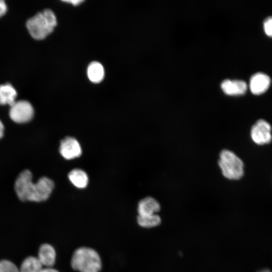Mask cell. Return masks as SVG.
<instances>
[{"label": "cell", "mask_w": 272, "mask_h": 272, "mask_svg": "<svg viewBox=\"0 0 272 272\" xmlns=\"http://www.w3.org/2000/svg\"><path fill=\"white\" fill-rule=\"evenodd\" d=\"M218 165L223 175L230 180H238L244 174V164L233 152L223 150L220 153Z\"/></svg>", "instance_id": "277c9868"}, {"label": "cell", "mask_w": 272, "mask_h": 272, "mask_svg": "<svg viewBox=\"0 0 272 272\" xmlns=\"http://www.w3.org/2000/svg\"><path fill=\"white\" fill-rule=\"evenodd\" d=\"M161 222L160 217L156 214L147 216H138L137 223L141 227L152 228L160 225Z\"/></svg>", "instance_id": "2e32d148"}, {"label": "cell", "mask_w": 272, "mask_h": 272, "mask_svg": "<svg viewBox=\"0 0 272 272\" xmlns=\"http://www.w3.org/2000/svg\"><path fill=\"white\" fill-rule=\"evenodd\" d=\"M7 9L5 2L3 0H0V17L6 13Z\"/></svg>", "instance_id": "d6986e66"}, {"label": "cell", "mask_w": 272, "mask_h": 272, "mask_svg": "<svg viewBox=\"0 0 272 272\" xmlns=\"http://www.w3.org/2000/svg\"><path fill=\"white\" fill-rule=\"evenodd\" d=\"M11 106L9 115L11 119L18 123L30 121L34 115L32 105L25 100L15 101Z\"/></svg>", "instance_id": "5b68a950"}, {"label": "cell", "mask_w": 272, "mask_h": 272, "mask_svg": "<svg viewBox=\"0 0 272 272\" xmlns=\"http://www.w3.org/2000/svg\"><path fill=\"white\" fill-rule=\"evenodd\" d=\"M17 92L10 84L0 85V104L11 106L16 101Z\"/></svg>", "instance_id": "4fadbf2b"}, {"label": "cell", "mask_w": 272, "mask_h": 272, "mask_svg": "<svg viewBox=\"0 0 272 272\" xmlns=\"http://www.w3.org/2000/svg\"><path fill=\"white\" fill-rule=\"evenodd\" d=\"M63 2L71 4L73 6H78L84 2L83 0H70V1H63Z\"/></svg>", "instance_id": "ffe728a7"}, {"label": "cell", "mask_w": 272, "mask_h": 272, "mask_svg": "<svg viewBox=\"0 0 272 272\" xmlns=\"http://www.w3.org/2000/svg\"><path fill=\"white\" fill-rule=\"evenodd\" d=\"M263 29L268 36L272 37V16H268L264 19Z\"/></svg>", "instance_id": "ac0fdd59"}, {"label": "cell", "mask_w": 272, "mask_h": 272, "mask_svg": "<svg viewBox=\"0 0 272 272\" xmlns=\"http://www.w3.org/2000/svg\"><path fill=\"white\" fill-rule=\"evenodd\" d=\"M4 133V126L3 123L0 120V139L3 137Z\"/></svg>", "instance_id": "7402d4cb"}, {"label": "cell", "mask_w": 272, "mask_h": 272, "mask_svg": "<svg viewBox=\"0 0 272 272\" xmlns=\"http://www.w3.org/2000/svg\"><path fill=\"white\" fill-rule=\"evenodd\" d=\"M40 272H59L53 267H43Z\"/></svg>", "instance_id": "44dd1931"}, {"label": "cell", "mask_w": 272, "mask_h": 272, "mask_svg": "<svg viewBox=\"0 0 272 272\" xmlns=\"http://www.w3.org/2000/svg\"><path fill=\"white\" fill-rule=\"evenodd\" d=\"M221 87L226 94L231 95L243 94L247 88L246 83L241 80L226 79L221 83Z\"/></svg>", "instance_id": "8fae6325"}, {"label": "cell", "mask_w": 272, "mask_h": 272, "mask_svg": "<svg viewBox=\"0 0 272 272\" xmlns=\"http://www.w3.org/2000/svg\"><path fill=\"white\" fill-rule=\"evenodd\" d=\"M0 272H20L19 268L12 261L0 260Z\"/></svg>", "instance_id": "e0dca14e"}, {"label": "cell", "mask_w": 272, "mask_h": 272, "mask_svg": "<svg viewBox=\"0 0 272 272\" xmlns=\"http://www.w3.org/2000/svg\"><path fill=\"white\" fill-rule=\"evenodd\" d=\"M71 265L73 269L79 272H100L102 261L100 254L95 249L81 246L73 252Z\"/></svg>", "instance_id": "7a4b0ae2"}, {"label": "cell", "mask_w": 272, "mask_h": 272, "mask_svg": "<svg viewBox=\"0 0 272 272\" xmlns=\"http://www.w3.org/2000/svg\"><path fill=\"white\" fill-rule=\"evenodd\" d=\"M250 135L252 141L257 145L269 143L272 140L270 124L264 119L257 120L251 127Z\"/></svg>", "instance_id": "8992f818"}, {"label": "cell", "mask_w": 272, "mask_h": 272, "mask_svg": "<svg viewBox=\"0 0 272 272\" xmlns=\"http://www.w3.org/2000/svg\"><path fill=\"white\" fill-rule=\"evenodd\" d=\"M37 258L43 267H52L56 259L55 248L48 243L42 244L39 247Z\"/></svg>", "instance_id": "9c48e42d"}, {"label": "cell", "mask_w": 272, "mask_h": 272, "mask_svg": "<svg viewBox=\"0 0 272 272\" xmlns=\"http://www.w3.org/2000/svg\"><path fill=\"white\" fill-rule=\"evenodd\" d=\"M71 182L78 188H84L88 184L89 178L87 174L80 169L71 170L68 175Z\"/></svg>", "instance_id": "7c38bea8"}, {"label": "cell", "mask_w": 272, "mask_h": 272, "mask_svg": "<svg viewBox=\"0 0 272 272\" xmlns=\"http://www.w3.org/2000/svg\"><path fill=\"white\" fill-rule=\"evenodd\" d=\"M160 209V205L155 198L148 196L139 202L137 210L139 216H147L157 214Z\"/></svg>", "instance_id": "30bf717a"}, {"label": "cell", "mask_w": 272, "mask_h": 272, "mask_svg": "<svg viewBox=\"0 0 272 272\" xmlns=\"http://www.w3.org/2000/svg\"><path fill=\"white\" fill-rule=\"evenodd\" d=\"M59 150L61 156L66 160L78 158L82 154V148L79 142L71 137H66L61 141Z\"/></svg>", "instance_id": "52a82bcc"}, {"label": "cell", "mask_w": 272, "mask_h": 272, "mask_svg": "<svg viewBox=\"0 0 272 272\" xmlns=\"http://www.w3.org/2000/svg\"><path fill=\"white\" fill-rule=\"evenodd\" d=\"M57 25L56 18L54 13L46 9L29 19L26 23L27 28L34 39H44L52 32Z\"/></svg>", "instance_id": "3957f363"}, {"label": "cell", "mask_w": 272, "mask_h": 272, "mask_svg": "<svg viewBox=\"0 0 272 272\" xmlns=\"http://www.w3.org/2000/svg\"><path fill=\"white\" fill-rule=\"evenodd\" d=\"M43 268L37 257L29 256L21 263L20 272H40Z\"/></svg>", "instance_id": "9a60e30c"}, {"label": "cell", "mask_w": 272, "mask_h": 272, "mask_svg": "<svg viewBox=\"0 0 272 272\" xmlns=\"http://www.w3.org/2000/svg\"><path fill=\"white\" fill-rule=\"evenodd\" d=\"M104 69L102 65L97 62L90 63L87 69V76L90 81L94 83L101 82L104 77Z\"/></svg>", "instance_id": "5bb4252c"}, {"label": "cell", "mask_w": 272, "mask_h": 272, "mask_svg": "<svg viewBox=\"0 0 272 272\" xmlns=\"http://www.w3.org/2000/svg\"><path fill=\"white\" fill-rule=\"evenodd\" d=\"M54 186L53 181L46 177H41L36 183H33L31 172L26 170L18 176L15 189L18 197L22 201L41 202L49 197Z\"/></svg>", "instance_id": "6da1fadb"}, {"label": "cell", "mask_w": 272, "mask_h": 272, "mask_svg": "<svg viewBox=\"0 0 272 272\" xmlns=\"http://www.w3.org/2000/svg\"><path fill=\"white\" fill-rule=\"evenodd\" d=\"M270 82V78L267 74L262 72H257L250 79V90L254 94H261L267 89Z\"/></svg>", "instance_id": "ba28073f"}]
</instances>
